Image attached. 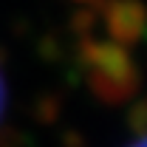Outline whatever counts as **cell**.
I'll use <instances>...</instances> for the list:
<instances>
[{
  "instance_id": "cell-1",
  "label": "cell",
  "mask_w": 147,
  "mask_h": 147,
  "mask_svg": "<svg viewBox=\"0 0 147 147\" xmlns=\"http://www.w3.org/2000/svg\"><path fill=\"white\" fill-rule=\"evenodd\" d=\"M0 108H3V82H0Z\"/></svg>"
},
{
  "instance_id": "cell-2",
  "label": "cell",
  "mask_w": 147,
  "mask_h": 147,
  "mask_svg": "<svg viewBox=\"0 0 147 147\" xmlns=\"http://www.w3.org/2000/svg\"><path fill=\"white\" fill-rule=\"evenodd\" d=\"M136 147H147V139H144V142H142V144H136Z\"/></svg>"
}]
</instances>
